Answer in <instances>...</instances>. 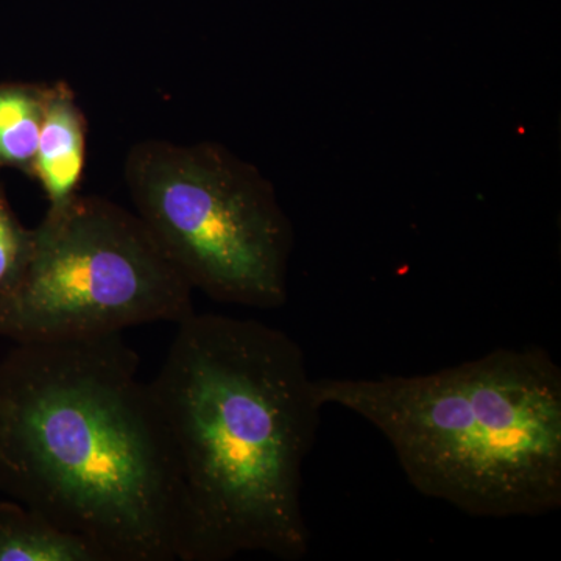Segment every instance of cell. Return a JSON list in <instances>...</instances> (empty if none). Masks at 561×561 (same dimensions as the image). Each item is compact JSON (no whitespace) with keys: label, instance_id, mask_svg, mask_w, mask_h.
<instances>
[{"label":"cell","instance_id":"1","mask_svg":"<svg viewBox=\"0 0 561 561\" xmlns=\"http://www.w3.org/2000/svg\"><path fill=\"white\" fill-rule=\"evenodd\" d=\"M150 381L179 491V561L305 559L302 467L321 405L305 351L250 319L191 313Z\"/></svg>","mask_w":561,"mask_h":561},{"label":"cell","instance_id":"2","mask_svg":"<svg viewBox=\"0 0 561 561\" xmlns=\"http://www.w3.org/2000/svg\"><path fill=\"white\" fill-rule=\"evenodd\" d=\"M138 371L121 334L16 343L0 364V486L106 561H173L179 491Z\"/></svg>","mask_w":561,"mask_h":561},{"label":"cell","instance_id":"3","mask_svg":"<svg viewBox=\"0 0 561 561\" xmlns=\"http://www.w3.org/2000/svg\"><path fill=\"white\" fill-rule=\"evenodd\" d=\"M321 408L383 435L413 489L478 518L561 507V370L548 351L500 348L413 376L313 379Z\"/></svg>","mask_w":561,"mask_h":561},{"label":"cell","instance_id":"4","mask_svg":"<svg viewBox=\"0 0 561 561\" xmlns=\"http://www.w3.org/2000/svg\"><path fill=\"white\" fill-rule=\"evenodd\" d=\"M125 183L192 289L243 308L286 305L294 230L257 168L216 142L140 140L125 160Z\"/></svg>","mask_w":561,"mask_h":561},{"label":"cell","instance_id":"5","mask_svg":"<svg viewBox=\"0 0 561 561\" xmlns=\"http://www.w3.org/2000/svg\"><path fill=\"white\" fill-rule=\"evenodd\" d=\"M33 231L27 271L0 295V337L77 341L195 312L190 283L138 214L116 203L79 194Z\"/></svg>","mask_w":561,"mask_h":561},{"label":"cell","instance_id":"6","mask_svg":"<svg viewBox=\"0 0 561 561\" xmlns=\"http://www.w3.org/2000/svg\"><path fill=\"white\" fill-rule=\"evenodd\" d=\"M87 157V121L66 83L46 88L43 125L31 175L38 179L49 209L79 195Z\"/></svg>","mask_w":561,"mask_h":561},{"label":"cell","instance_id":"7","mask_svg":"<svg viewBox=\"0 0 561 561\" xmlns=\"http://www.w3.org/2000/svg\"><path fill=\"white\" fill-rule=\"evenodd\" d=\"M0 561H106L90 541L21 502H0Z\"/></svg>","mask_w":561,"mask_h":561},{"label":"cell","instance_id":"8","mask_svg":"<svg viewBox=\"0 0 561 561\" xmlns=\"http://www.w3.org/2000/svg\"><path fill=\"white\" fill-rule=\"evenodd\" d=\"M46 88L38 84H0V168L32 173Z\"/></svg>","mask_w":561,"mask_h":561},{"label":"cell","instance_id":"9","mask_svg":"<svg viewBox=\"0 0 561 561\" xmlns=\"http://www.w3.org/2000/svg\"><path fill=\"white\" fill-rule=\"evenodd\" d=\"M35 245V231L27 230L11 210L0 190V295L20 283Z\"/></svg>","mask_w":561,"mask_h":561}]
</instances>
